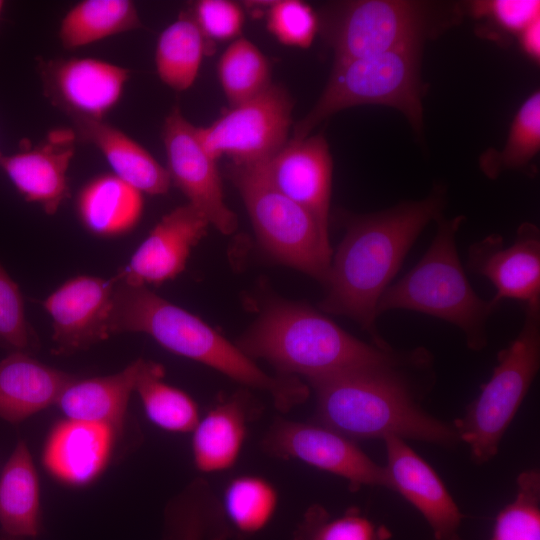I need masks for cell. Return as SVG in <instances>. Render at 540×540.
<instances>
[{
	"label": "cell",
	"mask_w": 540,
	"mask_h": 540,
	"mask_svg": "<svg viewBox=\"0 0 540 540\" xmlns=\"http://www.w3.org/2000/svg\"><path fill=\"white\" fill-rule=\"evenodd\" d=\"M444 206V191L437 188L424 199L349 218L331 259L321 309L353 319L374 344L390 347L376 329L379 299L423 229L442 217Z\"/></svg>",
	"instance_id": "6da1fadb"
},
{
	"label": "cell",
	"mask_w": 540,
	"mask_h": 540,
	"mask_svg": "<svg viewBox=\"0 0 540 540\" xmlns=\"http://www.w3.org/2000/svg\"><path fill=\"white\" fill-rule=\"evenodd\" d=\"M248 357L262 358L283 376L309 382L340 374L384 369L425 368L424 349L397 352L368 344L314 309L292 303L267 308L236 344Z\"/></svg>",
	"instance_id": "7a4b0ae2"
},
{
	"label": "cell",
	"mask_w": 540,
	"mask_h": 540,
	"mask_svg": "<svg viewBox=\"0 0 540 540\" xmlns=\"http://www.w3.org/2000/svg\"><path fill=\"white\" fill-rule=\"evenodd\" d=\"M109 331L111 335L147 334L170 352L211 367L245 386L265 391L281 412L290 411L309 396V387L299 378L267 374L237 345L147 286L117 279Z\"/></svg>",
	"instance_id": "3957f363"
},
{
	"label": "cell",
	"mask_w": 540,
	"mask_h": 540,
	"mask_svg": "<svg viewBox=\"0 0 540 540\" xmlns=\"http://www.w3.org/2000/svg\"><path fill=\"white\" fill-rule=\"evenodd\" d=\"M406 369L357 371L309 382L316 395V423L353 441L395 436L456 445L454 425L422 409Z\"/></svg>",
	"instance_id": "277c9868"
},
{
	"label": "cell",
	"mask_w": 540,
	"mask_h": 540,
	"mask_svg": "<svg viewBox=\"0 0 540 540\" xmlns=\"http://www.w3.org/2000/svg\"><path fill=\"white\" fill-rule=\"evenodd\" d=\"M434 239L419 262L390 285L377 305V315L391 310L424 313L458 327L473 351L488 342L487 322L497 309L472 288L457 251V232L463 215L441 217Z\"/></svg>",
	"instance_id": "5b68a950"
},
{
	"label": "cell",
	"mask_w": 540,
	"mask_h": 540,
	"mask_svg": "<svg viewBox=\"0 0 540 540\" xmlns=\"http://www.w3.org/2000/svg\"><path fill=\"white\" fill-rule=\"evenodd\" d=\"M421 47L422 44H412L380 55L334 62L320 97L295 124L293 139L306 138L317 125L341 110L367 104L399 110L421 133Z\"/></svg>",
	"instance_id": "8992f818"
},
{
	"label": "cell",
	"mask_w": 540,
	"mask_h": 540,
	"mask_svg": "<svg viewBox=\"0 0 540 540\" xmlns=\"http://www.w3.org/2000/svg\"><path fill=\"white\" fill-rule=\"evenodd\" d=\"M540 367V303L526 305L517 337L501 350L492 375L453 425L476 464L493 459Z\"/></svg>",
	"instance_id": "52a82bcc"
},
{
	"label": "cell",
	"mask_w": 540,
	"mask_h": 540,
	"mask_svg": "<svg viewBox=\"0 0 540 540\" xmlns=\"http://www.w3.org/2000/svg\"><path fill=\"white\" fill-rule=\"evenodd\" d=\"M438 4L407 0H357L330 4L318 15L319 32L334 62L387 53L446 28Z\"/></svg>",
	"instance_id": "ba28073f"
},
{
	"label": "cell",
	"mask_w": 540,
	"mask_h": 540,
	"mask_svg": "<svg viewBox=\"0 0 540 540\" xmlns=\"http://www.w3.org/2000/svg\"><path fill=\"white\" fill-rule=\"evenodd\" d=\"M227 174L243 199L263 248L276 260L324 284L332 249L322 239L313 217L273 185L262 163H231Z\"/></svg>",
	"instance_id": "9c48e42d"
},
{
	"label": "cell",
	"mask_w": 540,
	"mask_h": 540,
	"mask_svg": "<svg viewBox=\"0 0 540 540\" xmlns=\"http://www.w3.org/2000/svg\"><path fill=\"white\" fill-rule=\"evenodd\" d=\"M293 99L278 84L252 99L230 107L205 127H196L198 139L216 161L227 157L235 165L263 163L288 142Z\"/></svg>",
	"instance_id": "30bf717a"
},
{
	"label": "cell",
	"mask_w": 540,
	"mask_h": 540,
	"mask_svg": "<svg viewBox=\"0 0 540 540\" xmlns=\"http://www.w3.org/2000/svg\"><path fill=\"white\" fill-rule=\"evenodd\" d=\"M264 449L283 459H296L348 482L392 489L385 467L364 453L355 441L319 423L278 419L263 440Z\"/></svg>",
	"instance_id": "8fae6325"
},
{
	"label": "cell",
	"mask_w": 540,
	"mask_h": 540,
	"mask_svg": "<svg viewBox=\"0 0 540 540\" xmlns=\"http://www.w3.org/2000/svg\"><path fill=\"white\" fill-rule=\"evenodd\" d=\"M43 94L71 121H100L118 104L130 70L91 57L38 59Z\"/></svg>",
	"instance_id": "7c38bea8"
},
{
	"label": "cell",
	"mask_w": 540,
	"mask_h": 540,
	"mask_svg": "<svg viewBox=\"0 0 540 540\" xmlns=\"http://www.w3.org/2000/svg\"><path fill=\"white\" fill-rule=\"evenodd\" d=\"M162 140L171 183L210 225L223 234L233 233L238 221L225 203L217 161L206 152L196 126L185 118L179 106H174L166 116Z\"/></svg>",
	"instance_id": "4fadbf2b"
},
{
	"label": "cell",
	"mask_w": 540,
	"mask_h": 540,
	"mask_svg": "<svg viewBox=\"0 0 540 540\" xmlns=\"http://www.w3.org/2000/svg\"><path fill=\"white\" fill-rule=\"evenodd\" d=\"M116 277L70 278L44 301L52 321L53 353L73 354L107 340Z\"/></svg>",
	"instance_id": "5bb4252c"
},
{
	"label": "cell",
	"mask_w": 540,
	"mask_h": 540,
	"mask_svg": "<svg viewBox=\"0 0 540 540\" xmlns=\"http://www.w3.org/2000/svg\"><path fill=\"white\" fill-rule=\"evenodd\" d=\"M262 166L273 185L313 217L322 239L330 244L328 219L333 162L324 135L292 139Z\"/></svg>",
	"instance_id": "9a60e30c"
},
{
	"label": "cell",
	"mask_w": 540,
	"mask_h": 540,
	"mask_svg": "<svg viewBox=\"0 0 540 540\" xmlns=\"http://www.w3.org/2000/svg\"><path fill=\"white\" fill-rule=\"evenodd\" d=\"M468 265L494 286L490 300L495 307L506 299L526 305L540 303V231L536 225L522 223L510 245L497 234L472 244Z\"/></svg>",
	"instance_id": "2e32d148"
},
{
	"label": "cell",
	"mask_w": 540,
	"mask_h": 540,
	"mask_svg": "<svg viewBox=\"0 0 540 540\" xmlns=\"http://www.w3.org/2000/svg\"><path fill=\"white\" fill-rule=\"evenodd\" d=\"M77 141L72 127L54 128L34 146L0 153V168L25 201L53 215L70 196L67 173Z\"/></svg>",
	"instance_id": "e0dca14e"
},
{
	"label": "cell",
	"mask_w": 540,
	"mask_h": 540,
	"mask_svg": "<svg viewBox=\"0 0 540 540\" xmlns=\"http://www.w3.org/2000/svg\"><path fill=\"white\" fill-rule=\"evenodd\" d=\"M206 217L187 203L165 214L116 278L130 285L161 284L178 276L192 248L209 226Z\"/></svg>",
	"instance_id": "ac0fdd59"
},
{
	"label": "cell",
	"mask_w": 540,
	"mask_h": 540,
	"mask_svg": "<svg viewBox=\"0 0 540 540\" xmlns=\"http://www.w3.org/2000/svg\"><path fill=\"white\" fill-rule=\"evenodd\" d=\"M383 441L392 490L422 514L432 531L431 540H462L464 516L435 470L405 440L387 436Z\"/></svg>",
	"instance_id": "d6986e66"
},
{
	"label": "cell",
	"mask_w": 540,
	"mask_h": 540,
	"mask_svg": "<svg viewBox=\"0 0 540 540\" xmlns=\"http://www.w3.org/2000/svg\"><path fill=\"white\" fill-rule=\"evenodd\" d=\"M116 435L109 426L65 418L46 439L43 465L62 483L87 485L107 466Z\"/></svg>",
	"instance_id": "ffe728a7"
},
{
	"label": "cell",
	"mask_w": 540,
	"mask_h": 540,
	"mask_svg": "<svg viewBox=\"0 0 540 540\" xmlns=\"http://www.w3.org/2000/svg\"><path fill=\"white\" fill-rule=\"evenodd\" d=\"M74 376L28 353L14 352L0 361V418L16 424L55 404Z\"/></svg>",
	"instance_id": "44dd1931"
},
{
	"label": "cell",
	"mask_w": 540,
	"mask_h": 540,
	"mask_svg": "<svg viewBox=\"0 0 540 540\" xmlns=\"http://www.w3.org/2000/svg\"><path fill=\"white\" fill-rule=\"evenodd\" d=\"M142 360L139 358L114 374L85 379L74 377L63 388L55 405L65 418L103 424L120 434Z\"/></svg>",
	"instance_id": "7402d4cb"
},
{
	"label": "cell",
	"mask_w": 540,
	"mask_h": 540,
	"mask_svg": "<svg viewBox=\"0 0 540 540\" xmlns=\"http://www.w3.org/2000/svg\"><path fill=\"white\" fill-rule=\"evenodd\" d=\"M72 123L77 139L97 148L114 175L143 194L162 195L168 192L171 180L166 167L125 132L104 120Z\"/></svg>",
	"instance_id": "603a6c76"
},
{
	"label": "cell",
	"mask_w": 540,
	"mask_h": 540,
	"mask_svg": "<svg viewBox=\"0 0 540 540\" xmlns=\"http://www.w3.org/2000/svg\"><path fill=\"white\" fill-rule=\"evenodd\" d=\"M41 530L39 476L28 446L19 441L0 475V540H34Z\"/></svg>",
	"instance_id": "cb8c5ba5"
},
{
	"label": "cell",
	"mask_w": 540,
	"mask_h": 540,
	"mask_svg": "<svg viewBox=\"0 0 540 540\" xmlns=\"http://www.w3.org/2000/svg\"><path fill=\"white\" fill-rule=\"evenodd\" d=\"M143 208V193L113 173H103L89 180L76 200L83 226L103 238L130 232L139 223Z\"/></svg>",
	"instance_id": "d4e9b609"
},
{
	"label": "cell",
	"mask_w": 540,
	"mask_h": 540,
	"mask_svg": "<svg viewBox=\"0 0 540 540\" xmlns=\"http://www.w3.org/2000/svg\"><path fill=\"white\" fill-rule=\"evenodd\" d=\"M253 413L239 395L213 407L193 429L195 467L204 473L225 471L237 462Z\"/></svg>",
	"instance_id": "484cf974"
},
{
	"label": "cell",
	"mask_w": 540,
	"mask_h": 540,
	"mask_svg": "<svg viewBox=\"0 0 540 540\" xmlns=\"http://www.w3.org/2000/svg\"><path fill=\"white\" fill-rule=\"evenodd\" d=\"M212 52L209 43L190 11H183L159 35L155 65L160 80L171 89L182 92L195 82L203 57Z\"/></svg>",
	"instance_id": "4316f807"
},
{
	"label": "cell",
	"mask_w": 540,
	"mask_h": 540,
	"mask_svg": "<svg viewBox=\"0 0 540 540\" xmlns=\"http://www.w3.org/2000/svg\"><path fill=\"white\" fill-rule=\"evenodd\" d=\"M143 27L134 2L83 0L72 6L59 25V40L73 50Z\"/></svg>",
	"instance_id": "83f0119b"
},
{
	"label": "cell",
	"mask_w": 540,
	"mask_h": 540,
	"mask_svg": "<svg viewBox=\"0 0 540 540\" xmlns=\"http://www.w3.org/2000/svg\"><path fill=\"white\" fill-rule=\"evenodd\" d=\"M164 375L162 365L142 360L135 392L141 399L145 414L162 430L192 432L200 419L198 406L187 393L166 383Z\"/></svg>",
	"instance_id": "f1b7e54d"
},
{
	"label": "cell",
	"mask_w": 540,
	"mask_h": 540,
	"mask_svg": "<svg viewBox=\"0 0 540 540\" xmlns=\"http://www.w3.org/2000/svg\"><path fill=\"white\" fill-rule=\"evenodd\" d=\"M166 520L170 540H225L231 532L221 503L202 480L169 504Z\"/></svg>",
	"instance_id": "f546056e"
},
{
	"label": "cell",
	"mask_w": 540,
	"mask_h": 540,
	"mask_svg": "<svg viewBox=\"0 0 540 540\" xmlns=\"http://www.w3.org/2000/svg\"><path fill=\"white\" fill-rule=\"evenodd\" d=\"M217 75L230 107L252 99L272 84L267 57L244 37L226 47L217 64Z\"/></svg>",
	"instance_id": "4dcf8cb0"
},
{
	"label": "cell",
	"mask_w": 540,
	"mask_h": 540,
	"mask_svg": "<svg viewBox=\"0 0 540 540\" xmlns=\"http://www.w3.org/2000/svg\"><path fill=\"white\" fill-rule=\"evenodd\" d=\"M220 503L230 528L251 535L270 523L278 506V492L268 480L244 475L228 483Z\"/></svg>",
	"instance_id": "1f68e13d"
},
{
	"label": "cell",
	"mask_w": 540,
	"mask_h": 540,
	"mask_svg": "<svg viewBox=\"0 0 540 540\" xmlns=\"http://www.w3.org/2000/svg\"><path fill=\"white\" fill-rule=\"evenodd\" d=\"M540 150V92L535 90L517 110L502 150H487L480 167L490 178L503 170L527 166Z\"/></svg>",
	"instance_id": "d6a6232c"
},
{
	"label": "cell",
	"mask_w": 540,
	"mask_h": 540,
	"mask_svg": "<svg viewBox=\"0 0 540 540\" xmlns=\"http://www.w3.org/2000/svg\"><path fill=\"white\" fill-rule=\"evenodd\" d=\"M516 482V496L498 513L491 540H540V472L523 471Z\"/></svg>",
	"instance_id": "836d02e7"
},
{
	"label": "cell",
	"mask_w": 540,
	"mask_h": 540,
	"mask_svg": "<svg viewBox=\"0 0 540 540\" xmlns=\"http://www.w3.org/2000/svg\"><path fill=\"white\" fill-rule=\"evenodd\" d=\"M387 536L354 508L332 517L322 506L313 505L305 512L293 540H385Z\"/></svg>",
	"instance_id": "e575fe53"
},
{
	"label": "cell",
	"mask_w": 540,
	"mask_h": 540,
	"mask_svg": "<svg viewBox=\"0 0 540 540\" xmlns=\"http://www.w3.org/2000/svg\"><path fill=\"white\" fill-rule=\"evenodd\" d=\"M265 15L269 33L286 46L308 48L319 32L318 14L303 1H273Z\"/></svg>",
	"instance_id": "d590c367"
},
{
	"label": "cell",
	"mask_w": 540,
	"mask_h": 540,
	"mask_svg": "<svg viewBox=\"0 0 540 540\" xmlns=\"http://www.w3.org/2000/svg\"><path fill=\"white\" fill-rule=\"evenodd\" d=\"M37 345L25 317L20 289L0 264V348L30 354Z\"/></svg>",
	"instance_id": "8d00e7d4"
},
{
	"label": "cell",
	"mask_w": 540,
	"mask_h": 540,
	"mask_svg": "<svg viewBox=\"0 0 540 540\" xmlns=\"http://www.w3.org/2000/svg\"><path fill=\"white\" fill-rule=\"evenodd\" d=\"M190 13L211 44L241 37L245 22L241 4L229 0H200L193 4Z\"/></svg>",
	"instance_id": "74e56055"
},
{
	"label": "cell",
	"mask_w": 540,
	"mask_h": 540,
	"mask_svg": "<svg viewBox=\"0 0 540 540\" xmlns=\"http://www.w3.org/2000/svg\"><path fill=\"white\" fill-rule=\"evenodd\" d=\"M470 12L487 19L505 33L518 35L533 21L540 18L538 0H493L472 2Z\"/></svg>",
	"instance_id": "f35d334b"
},
{
	"label": "cell",
	"mask_w": 540,
	"mask_h": 540,
	"mask_svg": "<svg viewBox=\"0 0 540 540\" xmlns=\"http://www.w3.org/2000/svg\"><path fill=\"white\" fill-rule=\"evenodd\" d=\"M519 43L522 51L533 61L540 59V18L533 21L519 34Z\"/></svg>",
	"instance_id": "ab89813d"
},
{
	"label": "cell",
	"mask_w": 540,
	"mask_h": 540,
	"mask_svg": "<svg viewBox=\"0 0 540 540\" xmlns=\"http://www.w3.org/2000/svg\"><path fill=\"white\" fill-rule=\"evenodd\" d=\"M4 5H5L4 1L0 0V16H1L2 10L4 8Z\"/></svg>",
	"instance_id": "60d3db41"
},
{
	"label": "cell",
	"mask_w": 540,
	"mask_h": 540,
	"mask_svg": "<svg viewBox=\"0 0 540 540\" xmlns=\"http://www.w3.org/2000/svg\"><path fill=\"white\" fill-rule=\"evenodd\" d=\"M1 153V152H0Z\"/></svg>",
	"instance_id": "b9f144b4"
}]
</instances>
